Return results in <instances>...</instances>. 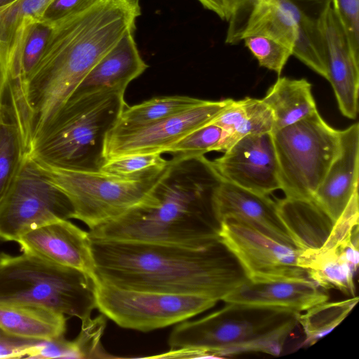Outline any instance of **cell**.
<instances>
[{"mask_svg": "<svg viewBox=\"0 0 359 359\" xmlns=\"http://www.w3.org/2000/svg\"><path fill=\"white\" fill-rule=\"evenodd\" d=\"M32 161L68 197L74 210L72 219L83 222L89 229L115 219L138 206L154 202L153 189L165 170L151 178L134 180L101 170H69Z\"/></svg>", "mask_w": 359, "mask_h": 359, "instance_id": "cell-7", "label": "cell"}, {"mask_svg": "<svg viewBox=\"0 0 359 359\" xmlns=\"http://www.w3.org/2000/svg\"><path fill=\"white\" fill-rule=\"evenodd\" d=\"M319 20H306L297 25L292 55L327 80V46Z\"/></svg>", "mask_w": 359, "mask_h": 359, "instance_id": "cell-30", "label": "cell"}, {"mask_svg": "<svg viewBox=\"0 0 359 359\" xmlns=\"http://www.w3.org/2000/svg\"><path fill=\"white\" fill-rule=\"evenodd\" d=\"M299 313L278 307L226 303L198 320H184L168 339L170 349L189 348L200 358L260 352L278 355Z\"/></svg>", "mask_w": 359, "mask_h": 359, "instance_id": "cell-5", "label": "cell"}, {"mask_svg": "<svg viewBox=\"0 0 359 359\" xmlns=\"http://www.w3.org/2000/svg\"><path fill=\"white\" fill-rule=\"evenodd\" d=\"M359 124L339 130V150L316 191L313 201L334 222L358 190Z\"/></svg>", "mask_w": 359, "mask_h": 359, "instance_id": "cell-18", "label": "cell"}, {"mask_svg": "<svg viewBox=\"0 0 359 359\" xmlns=\"http://www.w3.org/2000/svg\"><path fill=\"white\" fill-rule=\"evenodd\" d=\"M278 215L300 250L320 248L334 222L313 201L285 197L276 202Z\"/></svg>", "mask_w": 359, "mask_h": 359, "instance_id": "cell-22", "label": "cell"}, {"mask_svg": "<svg viewBox=\"0 0 359 359\" xmlns=\"http://www.w3.org/2000/svg\"><path fill=\"white\" fill-rule=\"evenodd\" d=\"M259 0H223L225 20L229 22L225 42L236 44L241 40L248 20Z\"/></svg>", "mask_w": 359, "mask_h": 359, "instance_id": "cell-36", "label": "cell"}, {"mask_svg": "<svg viewBox=\"0 0 359 359\" xmlns=\"http://www.w3.org/2000/svg\"><path fill=\"white\" fill-rule=\"evenodd\" d=\"M221 241L252 281L308 278L297 264L300 250L282 243L241 222L220 223Z\"/></svg>", "mask_w": 359, "mask_h": 359, "instance_id": "cell-12", "label": "cell"}, {"mask_svg": "<svg viewBox=\"0 0 359 359\" xmlns=\"http://www.w3.org/2000/svg\"><path fill=\"white\" fill-rule=\"evenodd\" d=\"M328 294L309 278L252 281L246 280L222 301L248 305L283 308L297 312L327 302Z\"/></svg>", "mask_w": 359, "mask_h": 359, "instance_id": "cell-19", "label": "cell"}, {"mask_svg": "<svg viewBox=\"0 0 359 359\" xmlns=\"http://www.w3.org/2000/svg\"><path fill=\"white\" fill-rule=\"evenodd\" d=\"M107 318L102 313L93 318L89 316L81 320L80 332L73 340L80 358H114L105 351L101 344V338L107 325Z\"/></svg>", "mask_w": 359, "mask_h": 359, "instance_id": "cell-34", "label": "cell"}, {"mask_svg": "<svg viewBox=\"0 0 359 359\" xmlns=\"http://www.w3.org/2000/svg\"><path fill=\"white\" fill-rule=\"evenodd\" d=\"M319 23L327 46V80L342 115L355 119L358 112L359 59L351 53L344 29L331 5Z\"/></svg>", "mask_w": 359, "mask_h": 359, "instance_id": "cell-17", "label": "cell"}, {"mask_svg": "<svg viewBox=\"0 0 359 359\" xmlns=\"http://www.w3.org/2000/svg\"><path fill=\"white\" fill-rule=\"evenodd\" d=\"M203 100L184 95L153 97L126 106L115 126L133 128L161 120L190 109Z\"/></svg>", "mask_w": 359, "mask_h": 359, "instance_id": "cell-28", "label": "cell"}, {"mask_svg": "<svg viewBox=\"0 0 359 359\" xmlns=\"http://www.w3.org/2000/svg\"><path fill=\"white\" fill-rule=\"evenodd\" d=\"M223 181L204 155H172L153 189L156 201L89 229V236L100 241L208 248L221 241L214 200Z\"/></svg>", "mask_w": 359, "mask_h": 359, "instance_id": "cell-2", "label": "cell"}, {"mask_svg": "<svg viewBox=\"0 0 359 359\" xmlns=\"http://www.w3.org/2000/svg\"><path fill=\"white\" fill-rule=\"evenodd\" d=\"M224 153L212 161L224 181L262 195L280 189L271 133L247 135Z\"/></svg>", "mask_w": 359, "mask_h": 359, "instance_id": "cell-13", "label": "cell"}, {"mask_svg": "<svg viewBox=\"0 0 359 359\" xmlns=\"http://www.w3.org/2000/svg\"><path fill=\"white\" fill-rule=\"evenodd\" d=\"M296 35L297 23L288 13L271 0H259L248 20L241 40L247 36H262L292 50Z\"/></svg>", "mask_w": 359, "mask_h": 359, "instance_id": "cell-27", "label": "cell"}, {"mask_svg": "<svg viewBox=\"0 0 359 359\" xmlns=\"http://www.w3.org/2000/svg\"><path fill=\"white\" fill-rule=\"evenodd\" d=\"M0 330L16 337L49 340L65 335L66 318L40 307L0 304Z\"/></svg>", "mask_w": 359, "mask_h": 359, "instance_id": "cell-24", "label": "cell"}, {"mask_svg": "<svg viewBox=\"0 0 359 359\" xmlns=\"http://www.w3.org/2000/svg\"><path fill=\"white\" fill-rule=\"evenodd\" d=\"M357 225H358V190L354 193L346 208L334 222L327 241L318 250L323 251L337 246L351 235Z\"/></svg>", "mask_w": 359, "mask_h": 359, "instance_id": "cell-37", "label": "cell"}, {"mask_svg": "<svg viewBox=\"0 0 359 359\" xmlns=\"http://www.w3.org/2000/svg\"><path fill=\"white\" fill-rule=\"evenodd\" d=\"M233 101L203 100L198 104L168 118L133 128L114 126L107 135L106 161L137 154L165 153L187 134L212 123Z\"/></svg>", "mask_w": 359, "mask_h": 359, "instance_id": "cell-11", "label": "cell"}, {"mask_svg": "<svg viewBox=\"0 0 359 359\" xmlns=\"http://www.w3.org/2000/svg\"><path fill=\"white\" fill-rule=\"evenodd\" d=\"M73 214L66 194L26 154L0 205V240L17 243L27 232L54 221L72 219Z\"/></svg>", "mask_w": 359, "mask_h": 359, "instance_id": "cell-10", "label": "cell"}, {"mask_svg": "<svg viewBox=\"0 0 359 359\" xmlns=\"http://www.w3.org/2000/svg\"><path fill=\"white\" fill-rule=\"evenodd\" d=\"M96 309L119 327L149 332L187 320L213 307L217 300L203 295L119 288L99 281Z\"/></svg>", "mask_w": 359, "mask_h": 359, "instance_id": "cell-9", "label": "cell"}, {"mask_svg": "<svg viewBox=\"0 0 359 359\" xmlns=\"http://www.w3.org/2000/svg\"><path fill=\"white\" fill-rule=\"evenodd\" d=\"M212 123L224 131L217 151L224 152L247 135L272 133L274 118L271 109L262 100L246 97L233 100Z\"/></svg>", "mask_w": 359, "mask_h": 359, "instance_id": "cell-23", "label": "cell"}, {"mask_svg": "<svg viewBox=\"0 0 359 359\" xmlns=\"http://www.w3.org/2000/svg\"><path fill=\"white\" fill-rule=\"evenodd\" d=\"M17 243L23 253L79 270L97 281L89 233L68 219L54 221L32 229Z\"/></svg>", "mask_w": 359, "mask_h": 359, "instance_id": "cell-14", "label": "cell"}, {"mask_svg": "<svg viewBox=\"0 0 359 359\" xmlns=\"http://www.w3.org/2000/svg\"><path fill=\"white\" fill-rule=\"evenodd\" d=\"M359 262L358 231L337 246L327 250H300L297 264L319 287L339 290L355 297L354 276Z\"/></svg>", "mask_w": 359, "mask_h": 359, "instance_id": "cell-20", "label": "cell"}, {"mask_svg": "<svg viewBox=\"0 0 359 359\" xmlns=\"http://www.w3.org/2000/svg\"><path fill=\"white\" fill-rule=\"evenodd\" d=\"M13 0H0V8L9 4Z\"/></svg>", "mask_w": 359, "mask_h": 359, "instance_id": "cell-43", "label": "cell"}, {"mask_svg": "<svg viewBox=\"0 0 359 359\" xmlns=\"http://www.w3.org/2000/svg\"><path fill=\"white\" fill-rule=\"evenodd\" d=\"M54 0H13L0 8V99L18 88L22 52L32 27Z\"/></svg>", "mask_w": 359, "mask_h": 359, "instance_id": "cell-15", "label": "cell"}, {"mask_svg": "<svg viewBox=\"0 0 359 359\" xmlns=\"http://www.w3.org/2000/svg\"><path fill=\"white\" fill-rule=\"evenodd\" d=\"M140 15V0H97L50 26L41 57L23 92L29 145L94 65L127 32L135 30Z\"/></svg>", "mask_w": 359, "mask_h": 359, "instance_id": "cell-1", "label": "cell"}, {"mask_svg": "<svg viewBox=\"0 0 359 359\" xmlns=\"http://www.w3.org/2000/svg\"><path fill=\"white\" fill-rule=\"evenodd\" d=\"M280 189L285 197L313 200L339 150V130L317 111L273 131Z\"/></svg>", "mask_w": 359, "mask_h": 359, "instance_id": "cell-8", "label": "cell"}, {"mask_svg": "<svg viewBox=\"0 0 359 359\" xmlns=\"http://www.w3.org/2000/svg\"><path fill=\"white\" fill-rule=\"evenodd\" d=\"M214 208L219 224L227 219L241 222L282 243L296 248L278 215L276 203L268 195L223 181L216 192Z\"/></svg>", "mask_w": 359, "mask_h": 359, "instance_id": "cell-16", "label": "cell"}, {"mask_svg": "<svg viewBox=\"0 0 359 359\" xmlns=\"http://www.w3.org/2000/svg\"><path fill=\"white\" fill-rule=\"evenodd\" d=\"M206 9L216 13L221 19H225L224 5L223 0H198Z\"/></svg>", "mask_w": 359, "mask_h": 359, "instance_id": "cell-42", "label": "cell"}, {"mask_svg": "<svg viewBox=\"0 0 359 359\" xmlns=\"http://www.w3.org/2000/svg\"><path fill=\"white\" fill-rule=\"evenodd\" d=\"M27 154L24 139L14 114L0 103V205L13 185Z\"/></svg>", "mask_w": 359, "mask_h": 359, "instance_id": "cell-26", "label": "cell"}, {"mask_svg": "<svg viewBox=\"0 0 359 359\" xmlns=\"http://www.w3.org/2000/svg\"><path fill=\"white\" fill-rule=\"evenodd\" d=\"M271 1L288 13L297 25L306 20H319L331 5V0Z\"/></svg>", "mask_w": 359, "mask_h": 359, "instance_id": "cell-38", "label": "cell"}, {"mask_svg": "<svg viewBox=\"0 0 359 359\" xmlns=\"http://www.w3.org/2000/svg\"><path fill=\"white\" fill-rule=\"evenodd\" d=\"M358 297L334 302H324L298 314L306 339L304 344L311 346L340 324L358 302Z\"/></svg>", "mask_w": 359, "mask_h": 359, "instance_id": "cell-29", "label": "cell"}, {"mask_svg": "<svg viewBox=\"0 0 359 359\" xmlns=\"http://www.w3.org/2000/svg\"><path fill=\"white\" fill-rule=\"evenodd\" d=\"M29 358H80L74 341L61 335L49 340H43L36 352Z\"/></svg>", "mask_w": 359, "mask_h": 359, "instance_id": "cell-40", "label": "cell"}, {"mask_svg": "<svg viewBox=\"0 0 359 359\" xmlns=\"http://www.w3.org/2000/svg\"><path fill=\"white\" fill-rule=\"evenodd\" d=\"M311 87L305 79L284 76L279 77L269 88L262 100L273 112V132L317 111Z\"/></svg>", "mask_w": 359, "mask_h": 359, "instance_id": "cell-25", "label": "cell"}, {"mask_svg": "<svg viewBox=\"0 0 359 359\" xmlns=\"http://www.w3.org/2000/svg\"><path fill=\"white\" fill-rule=\"evenodd\" d=\"M245 46L257 60L259 66L280 75L292 55L291 48L271 39L251 36L243 39Z\"/></svg>", "mask_w": 359, "mask_h": 359, "instance_id": "cell-33", "label": "cell"}, {"mask_svg": "<svg viewBox=\"0 0 359 359\" xmlns=\"http://www.w3.org/2000/svg\"><path fill=\"white\" fill-rule=\"evenodd\" d=\"M42 341L16 337L0 330V358H29Z\"/></svg>", "mask_w": 359, "mask_h": 359, "instance_id": "cell-39", "label": "cell"}, {"mask_svg": "<svg viewBox=\"0 0 359 359\" xmlns=\"http://www.w3.org/2000/svg\"><path fill=\"white\" fill-rule=\"evenodd\" d=\"M95 287L79 270L26 253L0 254V304L40 307L81 320L96 309Z\"/></svg>", "mask_w": 359, "mask_h": 359, "instance_id": "cell-6", "label": "cell"}, {"mask_svg": "<svg viewBox=\"0 0 359 359\" xmlns=\"http://www.w3.org/2000/svg\"><path fill=\"white\" fill-rule=\"evenodd\" d=\"M97 280L119 288L223 299L248 280L220 241L208 248L91 239Z\"/></svg>", "mask_w": 359, "mask_h": 359, "instance_id": "cell-3", "label": "cell"}, {"mask_svg": "<svg viewBox=\"0 0 359 359\" xmlns=\"http://www.w3.org/2000/svg\"><path fill=\"white\" fill-rule=\"evenodd\" d=\"M97 0H54L46 10L41 22L51 26L59 20L81 12L95 3Z\"/></svg>", "mask_w": 359, "mask_h": 359, "instance_id": "cell-41", "label": "cell"}, {"mask_svg": "<svg viewBox=\"0 0 359 359\" xmlns=\"http://www.w3.org/2000/svg\"><path fill=\"white\" fill-rule=\"evenodd\" d=\"M169 160L161 154H137L107 160L100 170L119 177L140 180L156 177L167 168Z\"/></svg>", "mask_w": 359, "mask_h": 359, "instance_id": "cell-31", "label": "cell"}, {"mask_svg": "<svg viewBox=\"0 0 359 359\" xmlns=\"http://www.w3.org/2000/svg\"><path fill=\"white\" fill-rule=\"evenodd\" d=\"M126 89L72 95L30 142L27 155L57 168L99 171L107 134L127 106Z\"/></svg>", "mask_w": 359, "mask_h": 359, "instance_id": "cell-4", "label": "cell"}, {"mask_svg": "<svg viewBox=\"0 0 359 359\" xmlns=\"http://www.w3.org/2000/svg\"><path fill=\"white\" fill-rule=\"evenodd\" d=\"M331 6L344 29L351 53L359 59V0H331Z\"/></svg>", "mask_w": 359, "mask_h": 359, "instance_id": "cell-35", "label": "cell"}, {"mask_svg": "<svg viewBox=\"0 0 359 359\" xmlns=\"http://www.w3.org/2000/svg\"><path fill=\"white\" fill-rule=\"evenodd\" d=\"M134 29L127 32L89 71L72 95H81L102 88L126 89L148 65L142 59L135 40Z\"/></svg>", "mask_w": 359, "mask_h": 359, "instance_id": "cell-21", "label": "cell"}, {"mask_svg": "<svg viewBox=\"0 0 359 359\" xmlns=\"http://www.w3.org/2000/svg\"><path fill=\"white\" fill-rule=\"evenodd\" d=\"M224 136L223 130L212 123L200 127L169 147L165 152L175 156H196L217 151Z\"/></svg>", "mask_w": 359, "mask_h": 359, "instance_id": "cell-32", "label": "cell"}]
</instances>
